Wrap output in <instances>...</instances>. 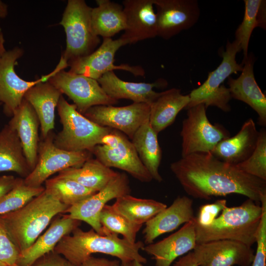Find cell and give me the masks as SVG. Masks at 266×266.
<instances>
[{
  "label": "cell",
  "mask_w": 266,
  "mask_h": 266,
  "mask_svg": "<svg viewBox=\"0 0 266 266\" xmlns=\"http://www.w3.org/2000/svg\"><path fill=\"white\" fill-rule=\"evenodd\" d=\"M185 192L196 199L239 194L260 203L266 194V181L220 160L210 152L195 153L170 164Z\"/></svg>",
  "instance_id": "1"
},
{
  "label": "cell",
  "mask_w": 266,
  "mask_h": 266,
  "mask_svg": "<svg viewBox=\"0 0 266 266\" xmlns=\"http://www.w3.org/2000/svg\"><path fill=\"white\" fill-rule=\"evenodd\" d=\"M71 233L63 237L53 251L76 266H79L94 253L109 255L121 262L135 260L142 264L147 262L146 259L139 253L144 246L141 241L132 243L120 238L117 234H100L93 229L84 231L77 228Z\"/></svg>",
  "instance_id": "2"
},
{
  "label": "cell",
  "mask_w": 266,
  "mask_h": 266,
  "mask_svg": "<svg viewBox=\"0 0 266 266\" xmlns=\"http://www.w3.org/2000/svg\"><path fill=\"white\" fill-rule=\"evenodd\" d=\"M69 206L45 190L20 208L0 215V223L20 254L26 250L53 218Z\"/></svg>",
  "instance_id": "3"
},
{
  "label": "cell",
  "mask_w": 266,
  "mask_h": 266,
  "mask_svg": "<svg viewBox=\"0 0 266 266\" xmlns=\"http://www.w3.org/2000/svg\"><path fill=\"white\" fill-rule=\"evenodd\" d=\"M262 214L261 204L249 199L239 206H227L209 225L196 223L197 243L228 239L252 247L256 243Z\"/></svg>",
  "instance_id": "4"
},
{
  "label": "cell",
  "mask_w": 266,
  "mask_h": 266,
  "mask_svg": "<svg viewBox=\"0 0 266 266\" xmlns=\"http://www.w3.org/2000/svg\"><path fill=\"white\" fill-rule=\"evenodd\" d=\"M62 130L54 135V143L68 151L91 152L102 143L103 137L112 129L100 126L79 113L74 104L69 103L62 95L57 105Z\"/></svg>",
  "instance_id": "5"
},
{
  "label": "cell",
  "mask_w": 266,
  "mask_h": 266,
  "mask_svg": "<svg viewBox=\"0 0 266 266\" xmlns=\"http://www.w3.org/2000/svg\"><path fill=\"white\" fill-rule=\"evenodd\" d=\"M92 9L83 0L67 1L60 22L66 35V48L61 60L67 64L92 53L100 43V37L92 28Z\"/></svg>",
  "instance_id": "6"
},
{
  "label": "cell",
  "mask_w": 266,
  "mask_h": 266,
  "mask_svg": "<svg viewBox=\"0 0 266 266\" xmlns=\"http://www.w3.org/2000/svg\"><path fill=\"white\" fill-rule=\"evenodd\" d=\"M241 49L234 40L228 41L226 50L222 53V61L214 70L209 72L206 80L198 88L193 90L189 95L190 102L186 109L199 104L207 108L216 106L225 112L231 110L229 101L232 99L229 89L223 82L232 74L241 71L243 65L236 62V55Z\"/></svg>",
  "instance_id": "7"
},
{
  "label": "cell",
  "mask_w": 266,
  "mask_h": 266,
  "mask_svg": "<svg viewBox=\"0 0 266 266\" xmlns=\"http://www.w3.org/2000/svg\"><path fill=\"white\" fill-rule=\"evenodd\" d=\"M206 107L199 104L187 109V116L183 121L181 157L199 152H211L222 140L230 137V132L222 125L212 124L206 115Z\"/></svg>",
  "instance_id": "8"
},
{
  "label": "cell",
  "mask_w": 266,
  "mask_h": 266,
  "mask_svg": "<svg viewBox=\"0 0 266 266\" xmlns=\"http://www.w3.org/2000/svg\"><path fill=\"white\" fill-rule=\"evenodd\" d=\"M97 159L108 167H115L129 173L143 182L153 180L140 160L131 141L122 132L112 129L102 143L91 151Z\"/></svg>",
  "instance_id": "9"
},
{
  "label": "cell",
  "mask_w": 266,
  "mask_h": 266,
  "mask_svg": "<svg viewBox=\"0 0 266 266\" xmlns=\"http://www.w3.org/2000/svg\"><path fill=\"white\" fill-rule=\"evenodd\" d=\"M54 135L51 132L39 141L36 164L24 178L26 185L40 187L52 174L69 167H80L92 158L89 151H68L58 148L54 143Z\"/></svg>",
  "instance_id": "10"
},
{
  "label": "cell",
  "mask_w": 266,
  "mask_h": 266,
  "mask_svg": "<svg viewBox=\"0 0 266 266\" xmlns=\"http://www.w3.org/2000/svg\"><path fill=\"white\" fill-rule=\"evenodd\" d=\"M47 81L70 99L83 115L93 106L113 105L118 101L109 97L97 80L81 74L61 70Z\"/></svg>",
  "instance_id": "11"
},
{
  "label": "cell",
  "mask_w": 266,
  "mask_h": 266,
  "mask_svg": "<svg viewBox=\"0 0 266 266\" xmlns=\"http://www.w3.org/2000/svg\"><path fill=\"white\" fill-rule=\"evenodd\" d=\"M23 54L22 48L15 47L6 51L0 57V102L3 105V113L8 117L13 116L28 90L38 83L47 81L57 72L54 69L35 81L22 79L16 73L15 66Z\"/></svg>",
  "instance_id": "12"
},
{
  "label": "cell",
  "mask_w": 266,
  "mask_h": 266,
  "mask_svg": "<svg viewBox=\"0 0 266 266\" xmlns=\"http://www.w3.org/2000/svg\"><path fill=\"white\" fill-rule=\"evenodd\" d=\"M127 44V42L121 37L117 39L104 38L101 45L92 53L69 61V71L97 80L105 73L115 70H125L135 76H144L145 71L140 66L114 64L116 53Z\"/></svg>",
  "instance_id": "13"
},
{
  "label": "cell",
  "mask_w": 266,
  "mask_h": 266,
  "mask_svg": "<svg viewBox=\"0 0 266 266\" xmlns=\"http://www.w3.org/2000/svg\"><path fill=\"white\" fill-rule=\"evenodd\" d=\"M128 178L125 173L117 174L102 189L75 204L69 206L65 213L71 218L84 221L100 234H104L100 221V212L110 200L130 194Z\"/></svg>",
  "instance_id": "14"
},
{
  "label": "cell",
  "mask_w": 266,
  "mask_h": 266,
  "mask_svg": "<svg viewBox=\"0 0 266 266\" xmlns=\"http://www.w3.org/2000/svg\"><path fill=\"white\" fill-rule=\"evenodd\" d=\"M150 105L133 103L124 106L100 105L93 106L83 114L97 124L118 130L132 139L139 127L149 119Z\"/></svg>",
  "instance_id": "15"
},
{
  "label": "cell",
  "mask_w": 266,
  "mask_h": 266,
  "mask_svg": "<svg viewBox=\"0 0 266 266\" xmlns=\"http://www.w3.org/2000/svg\"><path fill=\"white\" fill-rule=\"evenodd\" d=\"M157 9V36L168 39L193 27L200 16L197 0H153Z\"/></svg>",
  "instance_id": "16"
},
{
  "label": "cell",
  "mask_w": 266,
  "mask_h": 266,
  "mask_svg": "<svg viewBox=\"0 0 266 266\" xmlns=\"http://www.w3.org/2000/svg\"><path fill=\"white\" fill-rule=\"evenodd\" d=\"M193 251L199 266H250L255 255L252 247L228 239L197 244Z\"/></svg>",
  "instance_id": "17"
},
{
  "label": "cell",
  "mask_w": 266,
  "mask_h": 266,
  "mask_svg": "<svg viewBox=\"0 0 266 266\" xmlns=\"http://www.w3.org/2000/svg\"><path fill=\"white\" fill-rule=\"evenodd\" d=\"M126 29L120 36L133 44L157 36V16L153 0H125Z\"/></svg>",
  "instance_id": "18"
},
{
  "label": "cell",
  "mask_w": 266,
  "mask_h": 266,
  "mask_svg": "<svg viewBox=\"0 0 266 266\" xmlns=\"http://www.w3.org/2000/svg\"><path fill=\"white\" fill-rule=\"evenodd\" d=\"M195 218L185 224L178 231L142 249L152 256L155 266H171L178 257L192 251L196 246Z\"/></svg>",
  "instance_id": "19"
},
{
  "label": "cell",
  "mask_w": 266,
  "mask_h": 266,
  "mask_svg": "<svg viewBox=\"0 0 266 266\" xmlns=\"http://www.w3.org/2000/svg\"><path fill=\"white\" fill-rule=\"evenodd\" d=\"M255 58L253 54L248 55L241 64V73L236 79L230 76L227 84L232 98L242 101L254 109L258 115V124L266 125V97L257 84L254 74Z\"/></svg>",
  "instance_id": "20"
},
{
  "label": "cell",
  "mask_w": 266,
  "mask_h": 266,
  "mask_svg": "<svg viewBox=\"0 0 266 266\" xmlns=\"http://www.w3.org/2000/svg\"><path fill=\"white\" fill-rule=\"evenodd\" d=\"M195 217L192 199L185 196H178L168 207L145 224L144 242L147 245L152 243L161 235L176 230Z\"/></svg>",
  "instance_id": "21"
},
{
  "label": "cell",
  "mask_w": 266,
  "mask_h": 266,
  "mask_svg": "<svg viewBox=\"0 0 266 266\" xmlns=\"http://www.w3.org/2000/svg\"><path fill=\"white\" fill-rule=\"evenodd\" d=\"M106 94L118 100L128 99L133 102L150 105L161 95L154 88L167 86L166 80L160 78L153 83L128 82L120 79L113 71L108 72L97 80Z\"/></svg>",
  "instance_id": "22"
},
{
  "label": "cell",
  "mask_w": 266,
  "mask_h": 266,
  "mask_svg": "<svg viewBox=\"0 0 266 266\" xmlns=\"http://www.w3.org/2000/svg\"><path fill=\"white\" fill-rule=\"evenodd\" d=\"M259 133L254 121L250 118L237 134L220 141L210 153L222 161L237 165L251 155L257 144Z\"/></svg>",
  "instance_id": "23"
},
{
  "label": "cell",
  "mask_w": 266,
  "mask_h": 266,
  "mask_svg": "<svg viewBox=\"0 0 266 266\" xmlns=\"http://www.w3.org/2000/svg\"><path fill=\"white\" fill-rule=\"evenodd\" d=\"M81 222L71 218L68 214L56 218L45 232L19 254L16 264L19 266H32L41 257L53 251L61 239L78 228Z\"/></svg>",
  "instance_id": "24"
},
{
  "label": "cell",
  "mask_w": 266,
  "mask_h": 266,
  "mask_svg": "<svg viewBox=\"0 0 266 266\" xmlns=\"http://www.w3.org/2000/svg\"><path fill=\"white\" fill-rule=\"evenodd\" d=\"M8 124L18 135L24 155L32 171L37 159L40 123L33 108L24 99L14 111Z\"/></svg>",
  "instance_id": "25"
},
{
  "label": "cell",
  "mask_w": 266,
  "mask_h": 266,
  "mask_svg": "<svg viewBox=\"0 0 266 266\" xmlns=\"http://www.w3.org/2000/svg\"><path fill=\"white\" fill-rule=\"evenodd\" d=\"M62 95L48 81L32 87L24 95V99L31 105L38 117L42 138L55 128V110Z\"/></svg>",
  "instance_id": "26"
},
{
  "label": "cell",
  "mask_w": 266,
  "mask_h": 266,
  "mask_svg": "<svg viewBox=\"0 0 266 266\" xmlns=\"http://www.w3.org/2000/svg\"><path fill=\"white\" fill-rule=\"evenodd\" d=\"M190 102L189 95H184L177 88L161 92L150 104L149 122L152 129L159 133L171 125L179 112L186 108Z\"/></svg>",
  "instance_id": "27"
},
{
  "label": "cell",
  "mask_w": 266,
  "mask_h": 266,
  "mask_svg": "<svg viewBox=\"0 0 266 266\" xmlns=\"http://www.w3.org/2000/svg\"><path fill=\"white\" fill-rule=\"evenodd\" d=\"M132 142L141 162L153 179L161 182L163 178L159 172L162 157L158 133L151 127L149 119L137 130L132 138Z\"/></svg>",
  "instance_id": "28"
},
{
  "label": "cell",
  "mask_w": 266,
  "mask_h": 266,
  "mask_svg": "<svg viewBox=\"0 0 266 266\" xmlns=\"http://www.w3.org/2000/svg\"><path fill=\"white\" fill-rule=\"evenodd\" d=\"M97 6L92 9L91 26L98 36L111 38L126 29V19L123 6L109 0H96Z\"/></svg>",
  "instance_id": "29"
},
{
  "label": "cell",
  "mask_w": 266,
  "mask_h": 266,
  "mask_svg": "<svg viewBox=\"0 0 266 266\" xmlns=\"http://www.w3.org/2000/svg\"><path fill=\"white\" fill-rule=\"evenodd\" d=\"M13 171L25 178L31 170L15 130L8 123L0 132V172Z\"/></svg>",
  "instance_id": "30"
},
{
  "label": "cell",
  "mask_w": 266,
  "mask_h": 266,
  "mask_svg": "<svg viewBox=\"0 0 266 266\" xmlns=\"http://www.w3.org/2000/svg\"><path fill=\"white\" fill-rule=\"evenodd\" d=\"M58 173L59 176L73 180L98 192L103 188L117 172L98 159L91 158L80 167H69Z\"/></svg>",
  "instance_id": "31"
},
{
  "label": "cell",
  "mask_w": 266,
  "mask_h": 266,
  "mask_svg": "<svg viewBox=\"0 0 266 266\" xmlns=\"http://www.w3.org/2000/svg\"><path fill=\"white\" fill-rule=\"evenodd\" d=\"M112 206L133 223L141 225L167 207L156 200L137 198L130 194L116 199Z\"/></svg>",
  "instance_id": "32"
},
{
  "label": "cell",
  "mask_w": 266,
  "mask_h": 266,
  "mask_svg": "<svg viewBox=\"0 0 266 266\" xmlns=\"http://www.w3.org/2000/svg\"><path fill=\"white\" fill-rule=\"evenodd\" d=\"M45 190L61 202L71 206L94 194L97 191L75 181L56 176L45 181Z\"/></svg>",
  "instance_id": "33"
},
{
  "label": "cell",
  "mask_w": 266,
  "mask_h": 266,
  "mask_svg": "<svg viewBox=\"0 0 266 266\" xmlns=\"http://www.w3.org/2000/svg\"><path fill=\"white\" fill-rule=\"evenodd\" d=\"M100 221L104 234H121L131 243H135L137 233L142 225L133 223L114 209L112 205L106 204L100 216Z\"/></svg>",
  "instance_id": "34"
},
{
  "label": "cell",
  "mask_w": 266,
  "mask_h": 266,
  "mask_svg": "<svg viewBox=\"0 0 266 266\" xmlns=\"http://www.w3.org/2000/svg\"><path fill=\"white\" fill-rule=\"evenodd\" d=\"M244 13L243 20L236 29L235 40L243 51L242 64L248 57L249 40L254 29L259 27L258 12L262 0H244Z\"/></svg>",
  "instance_id": "35"
},
{
  "label": "cell",
  "mask_w": 266,
  "mask_h": 266,
  "mask_svg": "<svg viewBox=\"0 0 266 266\" xmlns=\"http://www.w3.org/2000/svg\"><path fill=\"white\" fill-rule=\"evenodd\" d=\"M45 190L42 186L33 187L24 183V178L0 199V215L16 210L24 206Z\"/></svg>",
  "instance_id": "36"
},
{
  "label": "cell",
  "mask_w": 266,
  "mask_h": 266,
  "mask_svg": "<svg viewBox=\"0 0 266 266\" xmlns=\"http://www.w3.org/2000/svg\"><path fill=\"white\" fill-rule=\"evenodd\" d=\"M235 166L243 172L266 181V132L259 131L256 147L251 155Z\"/></svg>",
  "instance_id": "37"
},
{
  "label": "cell",
  "mask_w": 266,
  "mask_h": 266,
  "mask_svg": "<svg viewBox=\"0 0 266 266\" xmlns=\"http://www.w3.org/2000/svg\"><path fill=\"white\" fill-rule=\"evenodd\" d=\"M20 253L0 223V262L6 266L16 264Z\"/></svg>",
  "instance_id": "38"
},
{
  "label": "cell",
  "mask_w": 266,
  "mask_h": 266,
  "mask_svg": "<svg viewBox=\"0 0 266 266\" xmlns=\"http://www.w3.org/2000/svg\"><path fill=\"white\" fill-rule=\"evenodd\" d=\"M226 206L227 200L225 199L201 206L197 217H195L196 223L201 226L209 225Z\"/></svg>",
  "instance_id": "39"
},
{
  "label": "cell",
  "mask_w": 266,
  "mask_h": 266,
  "mask_svg": "<svg viewBox=\"0 0 266 266\" xmlns=\"http://www.w3.org/2000/svg\"><path fill=\"white\" fill-rule=\"evenodd\" d=\"M257 249L252 266H266V233L260 231L256 237Z\"/></svg>",
  "instance_id": "40"
},
{
  "label": "cell",
  "mask_w": 266,
  "mask_h": 266,
  "mask_svg": "<svg viewBox=\"0 0 266 266\" xmlns=\"http://www.w3.org/2000/svg\"><path fill=\"white\" fill-rule=\"evenodd\" d=\"M32 266H76L62 256L51 251L37 260Z\"/></svg>",
  "instance_id": "41"
},
{
  "label": "cell",
  "mask_w": 266,
  "mask_h": 266,
  "mask_svg": "<svg viewBox=\"0 0 266 266\" xmlns=\"http://www.w3.org/2000/svg\"><path fill=\"white\" fill-rule=\"evenodd\" d=\"M21 179L11 175L0 176V199L10 191Z\"/></svg>",
  "instance_id": "42"
},
{
  "label": "cell",
  "mask_w": 266,
  "mask_h": 266,
  "mask_svg": "<svg viewBox=\"0 0 266 266\" xmlns=\"http://www.w3.org/2000/svg\"><path fill=\"white\" fill-rule=\"evenodd\" d=\"M120 264L119 260H110L103 258H95L91 256L79 266H120Z\"/></svg>",
  "instance_id": "43"
},
{
  "label": "cell",
  "mask_w": 266,
  "mask_h": 266,
  "mask_svg": "<svg viewBox=\"0 0 266 266\" xmlns=\"http://www.w3.org/2000/svg\"><path fill=\"white\" fill-rule=\"evenodd\" d=\"M172 266H199L193 251L182 256Z\"/></svg>",
  "instance_id": "44"
},
{
  "label": "cell",
  "mask_w": 266,
  "mask_h": 266,
  "mask_svg": "<svg viewBox=\"0 0 266 266\" xmlns=\"http://www.w3.org/2000/svg\"><path fill=\"white\" fill-rule=\"evenodd\" d=\"M8 14V6L4 2L0 0V19L5 18Z\"/></svg>",
  "instance_id": "45"
},
{
  "label": "cell",
  "mask_w": 266,
  "mask_h": 266,
  "mask_svg": "<svg viewBox=\"0 0 266 266\" xmlns=\"http://www.w3.org/2000/svg\"><path fill=\"white\" fill-rule=\"evenodd\" d=\"M5 40L4 38L3 33L0 29V57L6 52V49L4 47Z\"/></svg>",
  "instance_id": "46"
},
{
  "label": "cell",
  "mask_w": 266,
  "mask_h": 266,
  "mask_svg": "<svg viewBox=\"0 0 266 266\" xmlns=\"http://www.w3.org/2000/svg\"><path fill=\"white\" fill-rule=\"evenodd\" d=\"M120 266H143V264L135 260L121 262Z\"/></svg>",
  "instance_id": "47"
},
{
  "label": "cell",
  "mask_w": 266,
  "mask_h": 266,
  "mask_svg": "<svg viewBox=\"0 0 266 266\" xmlns=\"http://www.w3.org/2000/svg\"><path fill=\"white\" fill-rule=\"evenodd\" d=\"M3 265H4L3 264H2V263H1L0 262V266H3ZM5 266H6V265H5Z\"/></svg>",
  "instance_id": "48"
},
{
  "label": "cell",
  "mask_w": 266,
  "mask_h": 266,
  "mask_svg": "<svg viewBox=\"0 0 266 266\" xmlns=\"http://www.w3.org/2000/svg\"><path fill=\"white\" fill-rule=\"evenodd\" d=\"M19 266L18 265H17V264H14L12 266Z\"/></svg>",
  "instance_id": "49"
},
{
  "label": "cell",
  "mask_w": 266,
  "mask_h": 266,
  "mask_svg": "<svg viewBox=\"0 0 266 266\" xmlns=\"http://www.w3.org/2000/svg\"><path fill=\"white\" fill-rule=\"evenodd\" d=\"M5 266V265H3V266Z\"/></svg>",
  "instance_id": "50"
},
{
  "label": "cell",
  "mask_w": 266,
  "mask_h": 266,
  "mask_svg": "<svg viewBox=\"0 0 266 266\" xmlns=\"http://www.w3.org/2000/svg\"><path fill=\"white\" fill-rule=\"evenodd\" d=\"M1 104H2V103L1 102H0V105H1Z\"/></svg>",
  "instance_id": "51"
}]
</instances>
